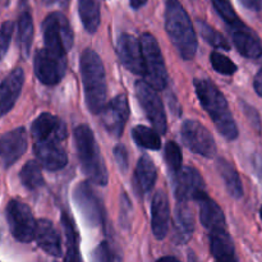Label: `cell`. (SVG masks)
<instances>
[{
  "mask_svg": "<svg viewBox=\"0 0 262 262\" xmlns=\"http://www.w3.org/2000/svg\"><path fill=\"white\" fill-rule=\"evenodd\" d=\"M239 3L252 12H260L262 9V0H239Z\"/></svg>",
  "mask_w": 262,
  "mask_h": 262,
  "instance_id": "cell-41",
  "label": "cell"
},
{
  "mask_svg": "<svg viewBox=\"0 0 262 262\" xmlns=\"http://www.w3.org/2000/svg\"><path fill=\"white\" fill-rule=\"evenodd\" d=\"M174 191L178 202L199 201L206 196V184L201 174L191 166H186L174 177Z\"/></svg>",
  "mask_w": 262,
  "mask_h": 262,
  "instance_id": "cell-12",
  "label": "cell"
},
{
  "mask_svg": "<svg viewBox=\"0 0 262 262\" xmlns=\"http://www.w3.org/2000/svg\"><path fill=\"white\" fill-rule=\"evenodd\" d=\"M42 33L45 49L60 56L73 48V31L64 14L54 12L49 14L42 22Z\"/></svg>",
  "mask_w": 262,
  "mask_h": 262,
  "instance_id": "cell-5",
  "label": "cell"
},
{
  "mask_svg": "<svg viewBox=\"0 0 262 262\" xmlns=\"http://www.w3.org/2000/svg\"><path fill=\"white\" fill-rule=\"evenodd\" d=\"M91 262H120V258L113 246L104 241L92 251Z\"/></svg>",
  "mask_w": 262,
  "mask_h": 262,
  "instance_id": "cell-36",
  "label": "cell"
},
{
  "mask_svg": "<svg viewBox=\"0 0 262 262\" xmlns=\"http://www.w3.org/2000/svg\"><path fill=\"white\" fill-rule=\"evenodd\" d=\"M242 106H243V112H245V115L247 117V119L250 120V123H251V125L253 127V129H256L257 132H260L261 130V118H260V115H258L257 110L247 104H243Z\"/></svg>",
  "mask_w": 262,
  "mask_h": 262,
  "instance_id": "cell-40",
  "label": "cell"
},
{
  "mask_svg": "<svg viewBox=\"0 0 262 262\" xmlns=\"http://www.w3.org/2000/svg\"><path fill=\"white\" fill-rule=\"evenodd\" d=\"M194 232V217L188 202H178L174 217V242L186 245Z\"/></svg>",
  "mask_w": 262,
  "mask_h": 262,
  "instance_id": "cell-22",
  "label": "cell"
},
{
  "mask_svg": "<svg viewBox=\"0 0 262 262\" xmlns=\"http://www.w3.org/2000/svg\"><path fill=\"white\" fill-rule=\"evenodd\" d=\"M33 38V20L32 15L27 9L23 10L18 20V41L23 58H28Z\"/></svg>",
  "mask_w": 262,
  "mask_h": 262,
  "instance_id": "cell-29",
  "label": "cell"
},
{
  "mask_svg": "<svg viewBox=\"0 0 262 262\" xmlns=\"http://www.w3.org/2000/svg\"><path fill=\"white\" fill-rule=\"evenodd\" d=\"M19 178L23 186L30 191H36V189L41 188L45 183L40 163H36L33 160L27 161L23 165V168L20 169Z\"/></svg>",
  "mask_w": 262,
  "mask_h": 262,
  "instance_id": "cell-30",
  "label": "cell"
},
{
  "mask_svg": "<svg viewBox=\"0 0 262 262\" xmlns=\"http://www.w3.org/2000/svg\"><path fill=\"white\" fill-rule=\"evenodd\" d=\"M156 262H181V261L177 260L176 257H171V256H166V257H161L160 260H158Z\"/></svg>",
  "mask_w": 262,
  "mask_h": 262,
  "instance_id": "cell-45",
  "label": "cell"
},
{
  "mask_svg": "<svg viewBox=\"0 0 262 262\" xmlns=\"http://www.w3.org/2000/svg\"><path fill=\"white\" fill-rule=\"evenodd\" d=\"M253 87H255V91L257 92L258 96L262 97V69H260L258 73L256 74L255 81H253Z\"/></svg>",
  "mask_w": 262,
  "mask_h": 262,
  "instance_id": "cell-42",
  "label": "cell"
},
{
  "mask_svg": "<svg viewBox=\"0 0 262 262\" xmlns=\"http://www.w3.org/2000/svg\"><path fill=\"white\" fill-rule=\"evenodd\" d=\"M46 5H60V7H67L69 0H42Z\"/></svg>",
  "mask_w": 262,
  "mask_h": 262,
  "instance_id": "cell-43",
  "label": "cell"
},
{
  "mask_svg": "<svg viewBox=\"0 0 262 262\" xmlns=\"http://www.w3.org/2000/svg\"><path fill=\"white\" fill-rule=\"evenodd\" d=\"M165 163L168 165L169 171L173 176H178L181 170L183 169L182 166V152L179 146L176 142L170 141L165 145Z\"/></svg>",
  "mask_w": 262,
  "mask_h": 262,
  "instance_id": "cell-34",
  "label": "cell"
},
{
  "mask_svg": "<svg viewBox=\"0 0 262 262\" xmlns=\"http://www.w3.org/2000/svg\"><path fill=\"white\" fill-rule=\"evenodd\" d=\"M197 27H199L200 33L202 37L206 40L207 43L215 49H223V50H230V45L228 42L227 38L219 32V31L214 30L209 23H206L202 19H197Z\"/></svg>",
  "mask_w": 262,
  "mask_h": 262,
  "instance_id": "cell-32",
  "label": "cell"
},
{
  "mask_svg": "<svg viewBox=\"0 0 262 262\" xmlns=\"http://www.w3.org/2000/svg\"><path fill=\"white\" fill-rule=\"evenodd\" d=\"M135 89L138 102L142 106V109L145 110L146 117L152 124L154 129L159 135H164L168 129V124H166L165 110H164L163 101L159 96L158 90L154 89L146 81L136 82Z\"/></svg>",
  "mask_w": 262,
  "mask_h": 262,
  "instance_id": "cell-9",
  "label": "cell"
},
{
  "mask_svg": "<svg viewBox=\"0 0 262 262\" xmlns=\"http://www.w3.org/2000/svg\"><path fill=\"white\" fill-rule=\"evenodd\" d=\"M73 200L84 222L92 228L102 227L105 223L104 205L89 182H79L73 191Z\"/></svg>",
  "mask_w": 262,
  "mask_h": 262,
  "instance_id": "cell-8",
  "label": "cell"
},
{
  "mask_svg": "<svg viewBox=\"0 0 262 262\" xmlns=\"http://www.w3.org/2000/svg\"><path fill=\"white\" fill-rule=\"evenodd\" d=\"M74 142H76L77 155H78L81 169L84 176L94 184L106 186L107 169L105 161L100 154L99 145L91 128L81 124L74 129Z\"/></svg>",
  "mask_w": 262,
  "mask_h": 262,
  "instance_id": "cell-4",
  "label": "cell"
},
{
  "mask_svg": "<svg viewBox=\"0 0 262 262\" xmlns=\"http://www.w3.org/2000/svg\"><path fill=\"white\" fill-rule=\"evenodd\" d=\"M181 137L184 145L192 152L204 158L212 159L216 155V143L214 137L199 120L188 119L182 124Z\"/></svg>",
  "mask_w": 262,
  "mask_h": 262,
  "instance_id": "cell-10",
  "label": "cell"
},
{
  "mask_svg": "<svg viewBox=\"0 0 262 262\" xmlns=\"http://www.w3.org/2000/svg\"><path fill=\"white\" fill-rule=\"evenodd\" d=\"M216 169L222 177L224 186L227 188L228 193L235 200H239L243 197V186L242 181L239 178L237 169L232 165L225 159H219L216 163Z\"/></svg>",
  "mask_w": 262,
  "mask_h": 262,
  "instance_id": "cell-26",
  "label": "cell"
},
{
  "mask_svg": "<svg viewBox=\"0 0 262 262\" xmlns=\"http://www.w3.org/2000/svg\"><path fill=\"white\" fill-rule=\"evenodd\" d=\"M117 54L120 63L137 76H145V60H143L141 41L129 33H122L117 42Z\"/></svg>",
  "mask_w": 262,
  "mask_h": 262,
  "instance_id": "cell-13",
  "label": "cell"
},
{
  "mask_svg": "<svg viewBox=\"0 0 262 262\" xmlns=\"http://www.w3.org/2000/svg\"><path fill=\"white\" fill-rule=\"evenodd\" d=\"M25 83V72L22 68H17L8 74L2 82L0 87V110L2 115H5L13 109L19 97Z\"/></svg>",
  "mask_w": 262,
  "mask_h": 262,
  "instance_id": "cell-20",
  "label": "cell"
},
{
  "mask_svg": "<svg viewBox=\"0 0 262 262\" xmlns=\"http://www.w3.org/2000/svg\"><path fill=\"white\" fill-rule=\"evenodd\" d=\"M36 242L38 247L45 251L48 255L54 257H60L61 251V239L58 230L55 229L53 223L48 219H41L37 222V229H36Z\"/></svg>",
  "mask_w": 262,
  "mask_h": 262,
  "instance_id": "cell-21",
  "label": "cell"
},
{
  "mask_svg": "<svg viewBox=\"0 0 262 262\" xmlns=\"http://www.w3.org/2000/svg\"><path fill=\"white\" fill-rule=\"evenodd\" d=\"M188 262H200V261H199V258H197V256L194 255L193 252H189Z\"/></svg>",
  "mask_w": 262,
  "mask_h": 262,
  "instance_id": "cell-46",
  "label": "cell"
},
{
  "mask_svg": "<svg viewBox=\"0 0 262 262\" xmlns=\"http://www.w3.org/2000/svg\"><path fill=\"white\" fill-rule=\"evenodd\" d=\"M84 100L90 113L99 114L106 106V74L99 54L92 49H86L79 59Z\"/></svg>",
  "mask_w": 262,
  "mask_h": 262,
  "instance_id": "cell-3",
  "label": "cell"
},
{
  "mask_svg": "<svg viewBox=\"0 0 262 262\" xmlns=\"http://www.w3.org/2000/svg\"><path fill=\"white\" fill-rule=\"evenodd\" d=\"M7 220L13 237L22 243H30L35 239L37 222L30 207L19 200H10L7 206Z\"/></svg>",
  "mask_w": 262,
  "mask_h": 262,
  "instance_id": "cell-7",
  "label": "cell"
},
{
  "mask_svg": "<svg viewBox=\"0 0 262 262\" xmlns=\"http://www.w3.org/2000/svg\"><path fill=\"white\" fill-rule=\"evenodd\" d=\"M147 3V0H129V4L133 9H140Z\"/></svg>",
  "mask_w": 262,
  "mask_h": 262,
  "instance_id": "cell-44",
  "label": "cell"
},
{
  "mask_svg": "<svg viewBox=\"0 0 262 262\" xmlns=\"http://www.w3.org/2000/svg\"><path fill=\"white\" fill-rule=\"evenodd\" d=\"M194 89L202 107L210 115L220 135L228 141H234L238 137V127L222 91L207 78L194 79Z\"/></svg>",
  "mask_w": 262,
  "mask_h": 262,
  "instance_id": "cell-1",
  "label": "cell"
},
{
  "mask_svg": "<svg viewBox=\"0 0 262 262\" xmlns=\"http://www.w3.org/2000/svg\"><path fill=\"white\" fill-rule=\"evenodd\" d=\"M78 12L84 30L96 32L100 26V0H78Z\"/></svg>",
  "mask_w": 262,
  "mask_h": 262,
  "instance_id": "cell-28",
  "label": "cell"
},
{
  "mask_svg": "<svg viewBox=\"0 0 262 262\" xmlns=\"http://www.w3.org/2000/svg\"><path fill=\"white\" fill-rule=\"evenodd\" d=\"M197 202L200 205V220H201V224L210 233L214 232V230L225 229L227 220H225L224 212H223V210L220 209V206L214 200H211L206 194V196H204Z\"/></svg>",
  "mask_w": 262,
  "mask_h": 262,
  "instance_id": "cell-24",
  "label": "cell"
},
{
  "mask_svg": "<svg viewBox=\"0 0 262 262\" xmlns=\"http://www.w3.org/2000/svg\"><path fill=\"white\" fill-rule=\"evenodd\" d=\"M140 41L145 60L146 82L158 91H163L168 84V72L158 40L151 33H143Z\"/></svg>",
  "mask_w": 262,
  "mask_h": 262,
  "instance_id": "cell-6",
  "label": "cell"
},
{
  "mask_svg": "<svg viewBox=\"0 0 262 262\" xmlns=\"http://www.w3.org/2000/svg\"><path fill=\"white\" fill-rule=\"evenodd\" d=\"M61 225H63L64 233H66V245L67 252L64 262H82L81 253H79V237L74 223L71 217L64 212L61 215Z\"/></svg>",
  "mask_w": 262,
  "mask_h": 262,
  "instance_id": "cell-27",
  "label": "cell"
},
{
  "mask_svg": "<svg viewBox=\"0 0 262 262\" xmlns=\"http://www.w3.org/2000/svg\"><path fill=\"white\" fill-rule=\"evenodd\" d=\"M260 216H261V219H262V207H261V210H260Z\"/></svg>",
  "mask_w": 262,
  "mask_h": 262,
  "instance_id": "cell-48",
  "label": "cell"
},
{
  "mask_svg": "<svg viewBox=\"0 0 262 262\" xmlns=\"http://www.w3.org/2000/svg\"><path fill=\"white\" fill-rule=\"evenodd\" d=\"M170 220V206L165 192L158 191L154 194L151 204V228L156 239L161 241L166 237Z\"/></svg>",
  "mask_w": 262,
  "mask_h": 262,
  "instance_id": "cell-17",
  "label": "cell"
},
{
  "mask_svg": "<svg viewBox=\"0 0 262 262\" xmlns=\"http://www.w3.org/2000/svg\"><path fill=\"white\" fill-rule=\"evenodd\" d=\"M132 205L127 193L123 192L120 196V224L124 228H129L130 220H132Z\"/></svg>",
  "mask_w": 262,
  "mask_h": 262,
  "instance_id": "cell-37",
  "label": "cell"
},
{
  "mask_svg": "<svg viewBox=\"0 0 262 262\" xmlns=\"http://www.w3.org/2000/svg\"><path fill=\"white\" fill-rule=\"evenodd\" d=\"M31 133L35 142H63L68 130L63 120L50 113H42L32 123Z\"/></svg>",
  "mask_w": 262,
  "mask_h": 262,
  "instance_id": "cell-14",
  "label": "cell"
},
{
  "mask_svg": "<svg viewBox=\"0 0 262 262\" xmlns=\"http://www.w3.org/2000/svg\"><path fill=\"white\" fill-rule=\"evenodd\" d=\"M13 30H14V23L10 20H5L2 25V31H0V42H2V58H4L7 54L8 48L10 45V38H12Z\"/></svg>",
  "mask_w": 262,
  "mask_h": 262,
  "instance_id": "cell-38",
  "label": "cell"
},
{
  "mask_svg": "<svg viewBox=\"0 0 262 262\" xmlns=\"http://www.w3.org/2000/svg\"><path fill=\"white\" fill-rule=\"evenodd\" d=\"M35 74L41 83L53 86L64 78L67 72V56L56 55L48 49L36 51L33 60Z\"/></svg>",
  "mask_w": 262,
  "mask_h": 262,
  "instance_id": "cell-11",
  "label": "cell"
},
{
  "mask_svg": "<svg viewBox=\"0 0 262 262\" xmlns=\"http://www.w3.org/2000/svg\"><path fill=\"white\" fill-rule=\"evenodd\" d=\"M210 250L216 262H238L234 243L227 229L210 233Z\"/></svg>",
  "mask_w": 262,
  "mask_h": 262,
  "instance_id": "cell-23",
  "label": "cell"
},
{
  "mask_svg": "<svg viewBox=\"0 0 262 262\" xmlns=\"http://www.w3.org/2000/svg\"><path fill=\"white\" fill-rule=\"evenodd\" d=\"M114 156L115 161L118 164V168L120 171L125 173L128 170V165H129V160H128V151L124 145H117L114 147Z\"/></svg>",
  "mask_w": 262,
  "mask_h": 262,
  "instance_id": "cell-39",
  "label": "cell"
},
{
  "mask_svg": "<svg viewBox=\"0 0 262 262\" xmlns=\"http://www.w3.org/2000/svg\"><path fill=\"white\" fill-rule=\"evenodd\" d=\"M230 36L237 50L248 59H257L262 55V42L257 33L243 23L230 28Z\"/></svg>",
  "mask_w": 262,
  "mask_h": 262,
  "instance_id": "cell-18",
  "label": "cell"
},
{
  "mask_svg": "<svg viewBox=\"0 0 262 262\" xmlns=\"http://www.w3.org/2000/svg\"><path fill=\"white\" fill-rule=\"evenodd\" d=\"M129 117V104L125 95H118L102 110V125L115 138L123 135Z\"/></svg>",
  "mask_w": 262,
  "mask_h": 262,
  "instance_id": "cell-15",
  "label": "cell"
},
{
  "mask_svg": "<svg viewBox=\"0 0 262 262\" xmlns=\"http://www.w3.org/2000/svg\"><path fill=\"white\" fill-rule=\"evenodd\" d=\"M156 166L150 156L143 155L138 160L135 171V187L140 194H146L154 188L156 182Z\"/></svg>",
  "mask_w": 262,
  "mask_h": 262,
  "instance_id": "cell-25",
  "label": "cell"
},
{
  "mask_svg": "<svg viewBox=\"0 0 262 262\" xmlns=\"http://www.w3.org/2000/svg\"><path fill=\"white\" fill-rule=\"evenodd\" d=\"M2 145V163L3 168L8 169L23 156L27 150V133L25 128H15V129L5 132L0 140Z\"/></svg>",
  "mask_w": 262,
  "mask_h": 262,
  "instance_id": "cell-16",
  "label": "cell"
},
{
  "mask_svg": "<svg viewBox=\"0 0 262 262\" xmlns=\"http://www.w3.org/2000/svg\"><path fill=\"white\" fill-rule=\"evenodd\" d=\"M211 3L212 5H214L215 10L217 12V14H219L220 17L223 18V20L229 26V28H234L243 25L241 18L238 17V14L235 13L230 0H211Z\"/></svg>",
  "mask_w": 262,
  "mask_h": 262,
  "instance_id": "cell-33",
  "label": "cell"
},
{
  "mask_svg": "<svg viewBox=\"0 0 262 262\" xmlns=\"http://www.w3.org/2000/svg\"><path fill=\"white\" fill-rule=\"evenodd\" d=\"M9 2H10V0H4V5L9 4Z\"/></svg>",
  "mask_w": 262,
  "mask_h": 262,
  "instance_id": "cell-47",
  "label": "cell"
},
{
  "mask_svg": "<svg viewBox=\"0 0 262 262\" xmlns=\"http://www.w3.org/2000/svg\"><path fill=\"white\" fill-rule=\"evenodd\" d=\"M210 61H211L212 68H214L217 73L224 74V76H232V74H234L238 69V67L235 66L228 56H225L224 54L217 53V51L211 53Z\"/></svg>",
  "mask_w": 262,
  "mask_h": 262,
  "instance_id": "cell-35",
  "label": "cell"
},
{
  "mask_svg": "<svg viewBox=\"0 0 262 262\" xmlns=\"http://www.w3.org/2000/svg\"><path fill=\"white\" fill-rule=\"evenodd\" d=\"M132 138L138 146L147 150H160L161 148L160 135L155 129L146 125H137L133 128Z\"/></svg>",
  "mask_w": 262,
  "mask_h": 262,
  "instance_id": "cell-31",
  "label": "cell"
},
{
  "mask_svg": "<svg viewBox=\"0 0 262 262\" xmlns=\"http://www.w3.org/2000/svg\"><path fill=\"white\" fill-rule=\"evenodd\" d=\"M165 30L181 58L192 60L197 53L199 42L191 18L179 0H166Z\"/></svg>",
  "mask_w": 262,
  "mask_h": 262,
  "instance_id": "cell-2",
  "label": "cell"
},
{
  "mask_svg": "<svg viewBox=\"0 0 262 262\" xmlns=\"http://www.w3.org/2000/svg\"><path fill=\"white\" fill-rule=\"evenodd\" d=\"M35 155L38 163L50 171L63 169L68 163V156L61 148L60 143L56 142H35L33 145Z\"/></svg>",
  "mask_w": 262,
  "mask_h": 262,
  "instance_id": "cell-19",
  "label": "cell"
}]
</instances>
